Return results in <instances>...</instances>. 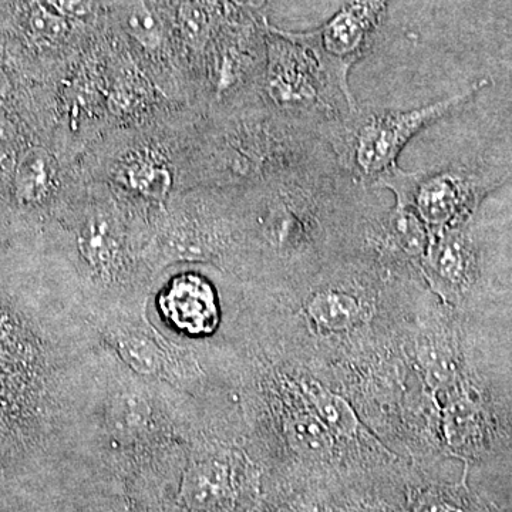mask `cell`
<instances>
[{"label": "cell", "instance_id": "6da1fadb", "mask_svg": "<svg viewBox=\"0 0 512 512\" xmlns=\"http://www.w3.org/2000/svg\"><path fill=\"white\" fill-rule=\"evenodd\" d=\"M490 86L483 79L461 93L412 110L375 109L359 106L326 127V136L345 173L367 190L393 171L397 158L414 136L451 113Z\"/></svg>", "mask_w": 512, "mask_h": 512}, {"label": "cell", "instance_id": "7a4b0ae2", "mask_svg": "<svg viewBox=\"0 0 512 512\" xmlns=\"http://www.w3.org/2000/svg\"><path fill=\"white\" fill-rule=\"evenodd\" d=\"M265 36V64L258 87L264 109L323 127L356 109L350 87L336 79L302 33L266 26Z\"/></svg>", "mask_w": 512, "mask_h": 512}, {"label": "cell", "instance_id": "3957f363", "mask_svg": "<svg viewBox=\"0 0 512 512\" xmlns=\"http://www.w3.org/2000/svg\"><path fill=\"white\" fill-rule=\"evenodd\" d=\"M96 326L104 346L137 376L170 384L202 402L211 400L204 348L173 342L148 318L147 308L104 316Z\"/></svg>", "mask_w": 512, "mask_h": 512}, {"label": "cell", "instance_id": "277c9868", "mask_svg": "<svg viewBox=\"0 0 512 512\" xmlns=\"http://www.w3.org/2000/svg\"><path fill=\"white\" fill-rule=\"evenodd\" d=\"M376 188L392 191L396 205L414 212L431 237L463 227L493 188V180L474 165L451 163L410 173L396 167Z\"/></svg>", "mask_w": 512, "mask_h": 512}, {"label": "cell", "instance_id": "5b68a950", "mask_svg": "<svg viewBox=\"0 0 512 512\" xmlns=\"http://www.w3.org/2000/svg\"><path fill=\"white\" fill-rule=\"evenodd\" d=\"M245 467L227 446L218 426L208 427L192 441L178 485V504L188 512H238L251 497Z\"/></svg>", "mask_w": 512, "mask_h": 512}, {"label": "cell", "instance_id": "8992f818", "mask_svg": "<svg viewBox=\"0 0 512 512\" xmlns=\"http://www.w3.org/2000/svg\"><path fill=\"white\" fill-rule=\"evenodd\" d=\"M389 3L390 0H348L325 25L302 33L345 86H349L350 69L375 45Z\"/></svg>", "mask_w": 512, "mask_h": 512}, {"label": "cell", "instance_id": "52a82bcc", "mask_svg": "<svg viewBox=\"0 0 512 512\" xmlns=\"http://www.w3.org/2000/svg\"><path fill=\"white\" fill-rule=\"evenodd\" d=\"M156 311L161 325L185 345H204L221 325L217 289L200 272L171 276L158 289Z\"/></svg>", "mask_w": 512, "mask_h": 512}, {"label": "cell", "instance_id": "ba28073f", "mask_svg": "<svg viewBox=\"0 0 512 512\" xmlns=\"http://www.w3.org/2000/svg\"><path fill=\"white\" fill-rule=\"evenodd\" d=\"M359 237L389 264L421 265L430 245V232L414 212L394 205L389 211L367 215Z\"/></svg>", "mask_w": 512, "mask_h": 512}, {"label": "cell", "instance_id": "9c48e42d", "mask_svg": "<svg viewBox=\"0 0 512 512\" xmlns=\"http://www.w3.org/2000/svg\"><path fill=\"white\" fill-rule=\"evenodd\" d=\"M423 269L431 285L444 295L456 296L473 281L476 252L463 229L431 235Z\"/></svg>", "mask_w": 512, "mask_h": 512}, {"label": "cell", "instance_id": "30bf717a", "mask_svg": "<svg viewBox=\"0 0 512 512\" xmlns=\"http://www.w3.org/2000/svg\"><path fill=\"white\" fill-rule=\"evenodd\" d=\"M352 281L325 282L308 296L305 312L322 330L342 332L353 328L363 316V303L359 293L353 291Z\"/></svg>", "mask_w": 512, "mask_h": 512}, {"label": "cell", "instance_id": "8fae6325", "mask_svg": "<svg viewBox=\"0 0 512 512\" xmlns=\"http://www.w3.org/2000/svg\"><path fill=\"white\" fill-rule=\"evenodd\" d=\"M285 441L303 463L326 466L333 456L332 437L315 413L293 410L284 416Z\"/></svg>", "mask_w": 512, "mask_h": 512}, {"label": "cell", "instance_id": "7c38bea8", "mask_svg": "<svg viewBox=\"0 0 512 512\" xmlns=\"http://www.w3.org/2000/svg\"><path fill=\"white\" fill-rule=\"evenodd\" d=\"M299 389L311 404L312 412L326 429L343 437H353L359 423L348 403L338 394L329 392L315 380H302Z\"/></svg>", "mask_w": 512, "mask_h": 512}, {"label": "cell", "instance_id": "4fadbf2b", "mask_svg": "<svg viewBox=\"0 0 512 512\" xmlns=\"http://www.w3.org/2000/svg\"><path fill=\"white\" fill-rule=\"evenodd\" d=\"M119 18L124 32L148 52L163 46L165 26L158 10L147 0H126L121 3Z\"/></svg>", "mask_w": 512, "mask_h": 512}, {"label": "cell", "instance_id": "5bb4252c", "mask_svg": "<svg viewBox=\"0 0 512 512\" xmlns=\"http://www.w3.org/2000/svg\"><path fill=\"white\" fill-rule=\"evenodd\" d=\"M123 178L128 188L153 200H163L170 190V171L153 154H141L128 161L123 170Z\"/></svg>", "mask_w": 512, "mask_h": 512}, {"label": "cell", "instance_id": "9a60e30c", "mask_svg": "<svg viewBox=\"0 0 512 512\" xmlns=\"http://www.w3.org/2000/svg\"><path fill=\"white\" fill-rule=\"evenodd\" d=\"M52 180L50 158L40 148H33L20 160L16 171V192L20 201H39Z\"/></svg>", "mask_w": 512, "mask_h": 512}, {"label": "cell", "instance_id": "2e32d148", "mask_svg": "<svg viewBox=\"0 0 512 512\" xmlns=\"http://www.w3.org/2000/svg\"><path fill=\"white\" fill-rule=\"evenodd\" d=\"M180 28L188 42L201 46L214 29V18L207 6L198 0H188L180 8Z\"/></svg>", "mask_w": 512, "mask_h": 512}, {"label": "cell", "instance_id": "e0dca14e", "mask_svg": "<svg viewBox=\"0 0 512 512\" xmlns=\"http://www.w3.org/2000/svg\"><path fill=\"white\" fill-rule=\"evenodd\" d=\"M29 22L32 32L47 42H57L70 32L69 19L56 10L37 8L30 15Z\"/></svg>", "mask_w": 512, "mask_h": 512}, {"label": "cell", "instance_id": "ac0fdd59", "mask_svg": "<svg viewBox=\"0 0 512 512\" xmlns=\"http://www.w3.org/2000/svg\"><path fill=\"white\" fill-rule=\"evenodd\" d=\"M49 3L67 19L86 18L93 9V0H49Z\"/></svg>", "mask_w": 512, "mask_h": 512}, {"label": "cell", "instance_id": "d6986e66", "mask_svg": "<svg viewBox=\"0 0 512 512\" xmlns=\"http://www.w3.org/2000/svg\"><path fill=\"white\" fill-rule=\"evenodd\" d=\"M16 137L15 126L6 117L0 116V153L9 150L15 144Z\"/></svg>", "mask_w": 512, "mask_h": 512}, {"label": "cell", "instance_id": "ffe728a7", "mask_svg": "<svg viewBox=\"0 0 512 512\" xmlns=\"http://www.w3.org/2000/svg\"><path fill=\"white\" fill-rule=\"evenodd\" d=\"M228 2L231 3L235 9H238L239 12L252 18V16L259 15V13L265 9L269 0H228Z\"/></svg>", "mask_w": 512, "mask_h": 512}, {"label": "cell", "instance_id": "44dd1931", "mask_svg": "<svg viewBox=\"0 0 512 512\" xmlns=\"http://www.w3.org/2000/svg\"><path fill=\"white\" fill-rule=\"evenodd\" d=\"M10 90V80L5 70L0 67V99L6 96Z\"/></svg>", "mask_w": 512, "mask_h": 512}]
</instances>
